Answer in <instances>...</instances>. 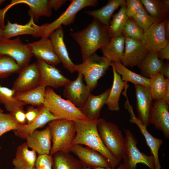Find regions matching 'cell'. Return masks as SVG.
Wrapping results in <instances>:
<instances>
[{
    "label": "cell",
    "mask_w": 169,
    "mask_h": 169,
    "mask_svg": "<svg viewBox=\"0 0 169 169\" xmlns=\"http://www.w3.org/2000/svg\"><path fill=\"white\" fill-rule=\"evenodd\" d=\"M21 125L11 113L5 114L0 112V137L7 132L17 130Z\"/></svg>",
    "instance_id": "39"
},
{
    "label": "cell",
    "mask_w": 169,
    "mask_h": 169,
    "mask_svg": "<svg viewBox=\"0 0 169 169\" xmlns=\"http://www.w3.org/2000/svg\"><path fill=\"white\" fill-rule=\"evenodd\" d=\"M158 57L163 60H169V43L167 44L165 47L159 50L157 52Z\"/></svg>",
    "instance_id": "46"
},
{
    "label": "cell",
    "mask_w": 169,
    "mask_h": 169,
    "mask_svg": "<svg viewBox=\"0 0 169 169\" xmlns=\"http://www.w3.org/2000/svg\"><path fill=\"white\" fill-rule=\"evenodd\" d=\"M49 37L52 43L54 52L63 67L70 73L75 71L74 64L69 56L64 39L63 28L60 26L51 32Z\"/></svg>",
    "instance_id": "21"
},
{
    "label": "cell",
    "mask_w": 169,
    "mask_h": 169,
    "mask_svg": "<svg viewBox=\"0 0 169 169\" xmlns=\"http://www.w3.org/2000/svg\"><path fill=\"white\" fill-rule=\"evenodd\" d=\"M37 60L40 74V84L57 89L64 86L70 81L54 66L49 64L39 59Z\"/></svg>",
    "instance_id": "18"
},
{
    "label": "cell",
    "mask_w": 169,
    "mask_h": 169,
    "mask_svg": "<svg viewBox=\"0 0 169 169\" xmlns=\"http://www.w3.org/2000/svg\"><path fill=\"white\" fill-rule=\"evenodd\" d=\"M141 1L156 23H160L168 18L169 9L165 7L162 0H141Z\"/></svg>",
    "instance_id": "31"
},
{
    "label": "cell",
    "mask_w": 169,
    "mask_h": 169,
    "mask_svg": "<svg viewBox=\"0 0 169 169\" xmlns=\"http://www.w3.org/2000/svg\"><path fill=\"white\" fill-rule=\"evenodd\" d=\"M3 110L1 108H0V112H3Z\"/></svg>",
    "instance_id": "53"
},
{
    "label": "cell",
    "mask_w": 169,
    "mask_h": 169,
    "mask_svg": "<svg viewBox=\"0 0 169 169\" xmlns=\"http://www.w3.org/2000/svg\"><path fill=\"white\" fill-rule=\"evenodd\" d=\"M111 66L113 74V83L105 104L110 110L117 111L120 110L119 100L121 93L127 82L122 81L115 70L113 62Z\"/></svg>",
    "instance_id": "27"
},
{
    "label": "cell",
    "mask_w": 169,
    "mask_h": 169,
    "mask_svg": "<svg viewBox=\"0 0 169 169\" xmlns=\"http://www.w3.org/2000/svg\"><path fill=\"white\" fill-rule=\"evenodd\" d=\"M160 73L165 79H169V64L167 61L164 63Z\"/></svg>",
    "instance_id": "48"
},
{
    "label": "cell",
    "mask_w": 169,
    "mask_h": 169,
    "mask_svg": "<svg viewBox=\"0 0 169 169\" xmlns=\"http://www.w3.org/2000/svg\"><path fill=\"white\" fill-rule=\"evenodd\" d=\"M52 169H82L79 160L69 153L58 151L53 155Z\"/></svg>",
    "instance_id": "33"
},
{
    "label": "cell",
    "mask_w": 169,
    "mask_h": 169,
    "mask_svg": "<svg viewBox=\"0 0 169 169\" xmlns=\"http://www.w3.org/2000/svg\"><path fill=\"white\" fill-rule=\"evenodd\" d=\"M124 0H110L103 7L91 11H85V13L109 26L115 11L125 2Z\"/></svg>",
    "instance_id": "29"
},
{
    "label": "cell",
    "mask_w": 169,
    "mask_h": 169,
    "mask_svg": "<svg viewBox=\"0 0 169 169\" xmlns=\"http://www.w3.org/2000/svg\"><path fill=\"white\" fill-rule=\"evenodd\" d=\"M25 139L28 147L34 150L38 155L50 154L51 138L48 126L41 131H33Z\"/></svg>",
    "instance_id": "22"
},
{
    "label": "cell",
    "mask_w": 169,
    "mask_h": 169,
    "mask_svg": "<svg viewBox=\"0 0 169 169\" xmlns=\"http://www.w3.org/2000/svg\"><path fill=\"white\" fill-rule=\"evenodd\" d=\"M5 1V0H0V6Z\"/></svg>",
    "instance_id": "52"
},
{
    "label": "cell",
    "mask_w": 169,
    "mask_h": 169,
    "mask_svg": "<svg viewBox=\"0 0 169 169\" xmlns=\"http://www.w3.org/2000/svg\"><path fill=\"white\" fill-rule=\"evenodd\" d=\"M165 20L155 23L144 32L141 41L150 52H157L166 46L169 42L166 38L164 26Z\"/></svg>",
    "instance_id": "14"
},
{
    "label": "cell",
    "mask_w": 169,
    "mask_h": 169,
    "mask_svg": "<svg viewBox=\"0 0 169 169\" xmlns=\"http://www.w3.org/2000/svg\"><path fill=\"white\" fill-rule=\"evenodd\" d=\"M28 15L30 16V20L24 25L12 23L8 20L3 29V38L10 39L13 37L23 34L30 35L35 37H43L47 23L38 25L35 23L33 15L31 14Z\"/></svg>",
    "instance_id": "13"
},
{
    "label": "cell",
    "mask_w": 169,
    "mask_h": 169,
    "mask_svg": "<svg viewBox=\"0 0 169 169\" xmlns=\"http://www.w3.org/2000/svg\"><path fill=\"white\" fill-rule=\"evenodd\" d=\"M67 1L66 0H48L51 8L55 10L59 9Z\"/></svg>",
    "instance_id": "47"
},
{
    "label": "cell",
    "mask_w": 169,
    "mask_h": 169,
    "mask_svg": "<svg viewBox=\"0 0 169 169\" xmlns=\"http://www.w3.org/2000/svg\"><path fill=\"white\" fill-rule=\"evenodd\" d=\"M0 54L13 58L21 69L29 64L33 56L27 44L22 42L19 37L13 39L0 38Z\"/></svg>",
    "instance_id": "8"
},
{
    "label": "cell",
    "mask_w": 169,
    "mask_h": 169,
    "mask_svg": "<svg viewBox=\"0 0 169 169\" xmlns=\"http://www.w3.org/2000/svg\"><path fill=\"white\" fill-rule=\"evenodd\" d=\"M40 79V72L37 62L28 64L21 69L12 89L15 94L26 92L39 84Z\"/></svg>",
    "instance_id": "10"
},
{
    "label": "cell",
    "mask_w": 169,
    "mask_h": 169,
    "mask_svg": "<svg viewBox=\"0 0 169 169\" xmlns=\"http://www.w3.org/2000/svg\"><path fill=\"white\" fill-rule=\"evenodd\" d=\"M27 44L33 55L37 59L54 66L61 63L49 37H42L39 40L28 43Z\"/></svg>",
    "instance_id": "17"
},
{
    "label": "cell",
    "mask_w": 169,
    "mask_h": 169,
    "mask_svg": "<svg viewBox=\"0 0 169 169\" xmlns=\"http://www.w3.org/2000/svg\"><path fill=\"white\" fill-rule=\"evenodd\" d=\"M115 70L122 77L123 81L130 82L134 84L141 85L150 88L148 79L130 70L120 62H114Z\"/></svg>",
    "instance_id": "35"
},
{
    "label": "cell",
    "mask_w": 169,
    "mask_h": 169,
    "mask_svg": "<svg viewBox=\"0 0 169 169\" xmlns=\"http://www.w3.org/2000/svg\"><path fill=\"white\" fill-rule=\"evenodd\" d=\"M125 38L122 34L111 37L108 43L101 49L103 56L113 62H120L124 53Z\"/></svg>",
    "instance_id": "25"
},
{
    "label": "cell",
    "mask_w": 169,
    "mask_h": 169,
    "mask_svg": "<svg viewBox=\"0 0 169 169\" xmlns=\"http://www.w3.org/2000/svg\"><path fill=\"white\" fill-rule=\"evenodd\" d=\"M17 122L20 124L23 125L26 123L25 112L23 108H19L12 114Z\"/></svg>",
    "instance_id": "45"
},
{
    "label": "cell",
    "mask_w": 169,
    "mask_h": 169,
    "mask_svg": "<svg viewBox=\"0 0 169 169\" xmlns=\"http://www.w3.org/2000/svg\"><path fill=\"white\" fill-rule=\"evenodd\" d=\"M120 7L118 12L112 15L109 26L111 37L121 34L123 28L129 18L126 13L125 2Z\"/></svg>",
    "instance_id": "37"
},
{
    "label": "cell",
    "mask_w": 169,
    "mask_h": 169,
    "mask_svg": "<svg viewBox=\"0 0 169 169\" xmlns=\"http://www.w3.org/2000/svg\"><path fill=\"white\" fill-rule=\"evenodd\" d=\"M26 142L22 144L17 148L12 164L14 169H32L35 167L37 158L36 152L30 150Z\"/></svg>",
    "instance_id": "26"
},
{
    "label": "cell",
    "mask_w": 169,
    "mask_h": 169,
    "mask_svg": "<svg viewBox=\"0 0 169 169\" xmlns=\"http://www.w3.org/2000/svg\"><path fill=\"white\" fill-rule=\"evenodd\" d=\"M53 156L50 154L38 155L35 165L36 169H52Z\"/></svg>",
    "instance_id": "42"
},
{
    "label": "cell",
    "mask_w": 169,
    "mask_h": 169,
    "mask_svg": "<svg viewBox=\"0 0 169 169\" xmlns=\"http://www.w3.org/2000/svg\"><path fill=\"white\" fill-rule=\"evenodd\" d=\"M32 169H36L35 167L33 168Z\"/></svg>",
    "instance_id": "54"
},
{
    "label": "cell",
    "mask_w": 169,
    "mask_h": 169,
    "mask_svg": "<svg viewBox=\"0 0 169 169\" xmlns=\"http://www.w3.org/2000/svg\"><path fill=\"white\" fill-rule=\"evenodd\" d=\"M17 4L24 3L28 5L30 9L28 14H32L34 20L38 22L41 16L50 17L52 9L48 0H16Z\"/></svg>",
    "instance_id": "32"
},
{
    "label": "cell",
    "mask_w": 169,
    "mask_h": 169,
    "mask_svg": "<svg viewBox=\"0 0 169 169\" xmlns=\"http://www.w3.org/2000/svg\"><path fill=\"white\" fill-rule=\"evenodd\" d=\"M164 63L163 60L158 58L157 52H149L136 66L140 69L141 75L149 79L161 72Z\"/></svg>",
    "instance_id": "28"
},
{
    "label": "cell",
    "mask_w": 169,
    "mask_h": 169,
    "mask_svg": "<svg viewBox=\"0 0 169 169\" xmlns=\"http://www.w3.org/2000/svg\"><path fill=\"white\" fill-rule=\"evenodd\" d=\"M1 147L0 146V149H1Z\"/></svg>",
    "instance_id": "55"
},
{
    "label": "cell",
    "mask_w": 169,
    "mask_h": 169,
    "mask_svg": "<svg viewBox=\"0 0 169 169\" xmlns=\"http://www.w3.org/2000/svg\"><path fill=\"white\" fill-rule=\"evenodd\" d=\"M164 29L165 36L166 39L169 40V20L168 18L165 20Z\"/></svg>",
    "instance_id": "49"
},
{
    "label": "cell",
    "mask_w": 169,
    "mask_h": 169,
    "mask_svg": "<svg viewBox=\"0 0 169 169\" xmlns=\"http://www.w3.org/2000/svg\"><path fill=\"white\" fill-rule=\"evenodd\" d=\"M70 35L80 48L82 61L107 44L111 38L109 26L94 18L84 28Z\"/></svg>",
    "instance_id": "1"
},
{
    "label": "cell",
    "mask_w": 169,
    "mask_h": 169,
    "mask_svg": "<svg viewBox=\"0 0 169 169\" xmlns=\"http://www.w3.org/2000/svg\"><path fill=\"white\" fill-rule=\"evenodd\" d=\"M150 124L162 131L165 138H169V105L162 100H154L150 118Z\"/></svg>",
    "instance_id": "20"
},
{
    "label": "cell",
    "mask_w": 169,
    "mask_h": 169,
    "mask_svg": "<svg viewBox=\"0 0 169 169\" xmlns=\"http://www.w3.org/2000/svg\"><path fill=\"white\" fill-rule=\"evenodd\" d=\"M3 29L0 28V39L3 38Z\"/></svg>",
    "instance_id": "51"
},
{
    "label": "cell",
    "mask_w": 169,
    "mask_h": 169,
    "mask_svg": "<svg viewBox=\"0 0 169 169\" xmlns=\"http://www.w3.org/2000/svg\"><path fill=\"white\" fill-rule=\"evenodd\" d=\"M112 63L103 56L95 53L82 63L74 64V68L75 71L82 74L86 85L92 91L96 88L98 80L105 74Z\"/></svg>",
    "instance_id": "6"
},
{
    "label": "cell",
    "mask_w": 169,
    "mask_h": 169,
    "mask_svg": "<svg viewBox=\"0 0 169 169\" xmlns=\"http://www.w3.org/2000/svg\"><path fill=\"white\" fill-rule=\"evenodd\" d=\"M46 86L39 84L35 88L26 92L15 94L14 98L17 100L33 106H40L45 100Z\"/></svg>",
    "instance_id": "30"
},
{
    "label": "cell",
    "mask_w": 169,
    "mask_h": 169,
    "mask_svg": "<svg viewBox=\"0 0 169 169\" xmlns=\"http://www.w3.org/2000/svg\"><path fill=\"white\" fill-rule=\"evenodd\" d=\"M39 106L37 117L31 122L21 125L19 129L14 131L15 136L19 138L25 139L26 136L33 131L44 126L51 121L58 119L43 105Z\"/></svg>",
    "instance_id": "24"
},
{
    "label": "cell",
    "mask_w": 169,
    "mask_h": 169,
    "mask_svg": "<svg viewBox=\"0 0 169 169\" xmlns=\"http://www.w3.org/2000/svg\"><path fill=\"white\" fill-rule=\"evenodd\" d=\"M21 69L13 58L7 55L0 54V79L13 74L19 73Z\"/></svg>",
    "instance_id": "38"
},
{
    "label": "cell",
    "mask_w": 169,
    "mask_h": 169,
    "mask_svg": "<svg viewBox=\"0 0 169 169\" xmlns=\"http://www.w3.org/2000/svg\"><path fill=\"white\" fill-rule=\"evenodd\" d=\"M125 106L128 110L131 117L129 120L130 122L136 124L139 128L143 136L146 143L149 147L152 155L154 159L155 169H161V166L159 158V149L162 144L163 141L160 139L153 136L147 130L146 127L144 126L141 122L136 117L134 114L132 106L128 101L125 104Z\"/></svg>",
    "instance_id": "19"
},
{
    "label": "cell",
    "mask_w": 169,
    "mask_h": 169,
    "mask_svg": "<svg viewBox=\"0 0 169 169\" xmlns=\"http://www.w3.org/2000/svg\"><path fill=\"white\" fill-rule=\"evenodd\" d=\"M144 31L131 18L125 24L121 34L125 38H131L141 41Z\"/></svg>",
    "instance_id": "40"
},
{
    "label": "cell",
    "mask_w": 169,
    "mask_h": 169,
    "mask_svg": "<svg viewBox=\"0 0 169 169\" xmlns=\"http://www.w3.org/2000/svg\"><path fill=\"white\" fill-rule=\"evenodd\" d=\"M149 79L153 99L162 100L166 90L169 87V79H165L159 73L152 76Z\"/></svg>",
    "instance_id": "34"
},
{
    "label": "cell",
    "mask_w": 169,
    "mask_h": 169,
    "mask_svg": "<svg viewBox=\"0 0 169 169\" xmlns=\"http://www.w3.org/2000/svg\"><path fill=\"white\" fill-rule=\"evenodd\" d=\"M110 90V88H109L97 95L91 93L90 94L83 106L79 109L88 119L96 120L99 118L101 110L105 104Z\"/></svg>",
    "instance_id": "23"
},
{
    "label": "cell",
    "mask_w": 169,
    "mask_h": 169,
    "mask_svg": "<svg viewBox=\"0 0 169 169\" xmlns=\"http://www.w3.org/2000/svg\"><path fill=\"white\" fill-rule=\"evenodd\" d=\"M39 111V108H35L33 106H28L25 112L27 124L33 121L38 116Z\"/></svg>",
    "instance_id": "44"
},
{
    "label": "cell",
    "mask_w": 169,
    "mask_h": 169,
    "mask_svg": "<svg viewBox=\"0 0 169 169\" xmlns=\"http://www.w3.org/2000/svg\"><path fill=\"white\" fill-rule=\"evenodd\" d=\"M66 10L57 19L47 23L43 37L49 36L50 33L61 25L68 26L72 23L77 13L87 7H95L98 4L97 0H72Z\"/></svg>",
    "instance_id": "9"
},
{
    "label": "cell",
    "mask_w": 169,
    "mask_h": 169,
    "mask_svg": "<svg viewBox=\"0 0 169 169\" xmlns=\"http://www.w3.org/2000/svg\"><path fill=\"white\" fill-rule=\"evenodd\" d=\"M131 18L143 30L144 32L156 23L148 13L144 7Z\"/></svg>",
    "instance_id": "41"
},
{
    "label": "cell",
    "mask_w": 169,
    "mask_h": 169,
    "mask_svg": "<svg viewBox=\"0 0 169 169\" xmlns=\"http://www.w3.org/2000/svg\"><path fill=\"white\" fill-rule=\"evenodd\" d=\"M82 169H91L89 168H87L85 167H83ZM93 169H124V165L122 163H121L120 164H119V165L118 167L117 168H104V167H99Z\"/></svg>",
    "instance_id": "50"
},
{
    "label": "cell",
    "mask_w": 169,
    "mask_h": 169,
    "mask_svg": "<svg viewBox=\"0 0 169 169\" xmlns=\"http://www.w3.org/2000/svg\"><path fill=\"white\" fill-rule=\"evenodd\" d=\"M43 105L58 119L75 120L88 119L80 109L68 100H65L49 87L46 88Z\"/></svg>",
    "instance_id": "5"
},
{
    "label": "cell",
    "mask_w": 169,
    "mask_h": 169,
    "mask_svg": "<svg viewBox=\"0 0 169 169\" xmlns=\"http://www.w3.org/2000/svg\"><path fill=\"white\" fill-rule=\"evenodd\" d=\"M123 130L125 134V153L122 160L124 169H136L138 163L145 164L150 169H155L153 156L141 152L137 147L138 141L131 131L128 129Z\"/></svg>",
    "instance_id": "7"
},
{
    "label": "cell",
    "mask_w": 169,
    "mask_h": 169,
    "mask_svg": "<svg viewBox=\"0 0 169 169\" xmlns=\"http://www.w3.org/2000/svg\"><path fill=\"white\" fill-rule=\"evenodd\" d=\"M15 94V91L13 89L0 85V103L3 105L6 109L12 114L26 105L16 99L14 97Z\"/></svg>",
    "instance_id": "36"
},
{
    "label": "cell",
    "mask_w": 169,
    "mask_h": 169,
    "mask_svg": "<svg viewBox=\"0 0 169 169\" xmlns=\"http://www.w3.org/2000/svg\"><path fill=\"white\" fill-rule=\"evenodd\" d=\"M83 76L78 73L76 79L70 80L64 86L63 95L67 100L78 108L84 105L91 90L83 81Z\"/></svg>",
    "instance_id": "12"
},
{
    "label": "cell",
    "mask_w": 169,
    "mask_h": 169,
    "mask_svg": "<svg viewBox=\"0 0 169 169\" xmlns=\"http://www.w3.org/2000/svg\"><path fill=\"white\" fill-rule=\"evenodd\" d=\"M70 152L78 157L83 167L91 169L99 167L111 168L107 159L103 155L88 147L74 145L70 147Z\"/></svg>",
    "instance_id": "11"
},
{
    "label": "cell",
    "mask_w": 169,
    "mask_h": 169,
    "mask_svg": "<svg viewBox=\"0 0 169 169\" xmlns=\"http://www.w3.org/2000/svg\"><path fill=\"white\" fill-rule=\"evenodd\" d=\"M125 2L126 13L129 18L135 15L144 7L140 0H127Z\"/></svg>",
    "instance_id": "43"
},
{
    "label": "cell",
    "mask_w": 169,
    "mask_h": 169,
    "mask_svg": "<svg viewBox=\"0 0 169 169\" xmlns=\"http://www.w3.org/2000/svg\"><path fill=\"white\" fill-rule=\"evenodd\" d=\"M53 144L50 154L58 151L70 153L76 131L74 121L58 119L48 123Z\"/></svg>",
    "instance_id": "3"
},
{
    "label": "cell",
    "mask_w": 169,
    "mask_h": 169,
    "mask_svg": "<svg viewBox=\"0 0 169 169\" xmlns=\"http://www.w3.org/2000/svg\"><path fill=\"white\" fill-rule=\"evenodd\" d=\"M97 130L106 148L120 163L125 153L124 137L117 125L102 118L97 120Z\"/></svg>",
    "instance_id": "4"
},
{
    "label": "cell",
    "mask_w": 169,
    "mask_h": 169,
    "mask_svg": "<svg viewBox=\"0 0 169 169\" xmlns=\"http://www.w3.org/2000/svg\"><path fill=\"white\" fill-rule=\"evenodd\" d=\"M76 131L72 145H85L100 153L108 161L111 168L120 163L103 144L97 128V120L79 119L74 121Z\"/></svg>",
    "instance_id": "2"
},
{
    "label": "cell",
    "mask_w": 169,
    "mask_h": 169,
    "mask_svg": "<svg viewBox=\"0 0 169 169\" xmlns=\"http://www.w3.org/2000/svg\"><path fill=\"white\" fill-rule=\"evenodd\" d=\"M136 100L137 118L146 128L150 124V118L153 102L149 88L134 85Z\"/></svg>",
    "instance_id": "16"
},
{
    "label": "cell",
    "mask_w": 169,
    "mask_h": 169,
    "mask_svg": "<svg viewBox=\"0 0 169 169\" xmlns=\"http://www.w3.org/2000/svg\"><path fill=\"white\" fill-rule=\"evenodd\" d=\"M125 46L120 62L126 67L136 66L149 52L141 41L135 38H125Z\"/></svg>",
    "instance_id": "15"
}]
</instances>
